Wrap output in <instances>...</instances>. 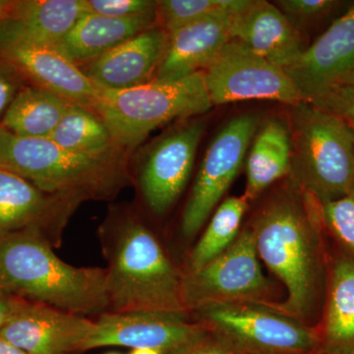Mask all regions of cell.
Returning <instances> with one entry per match:
<instances>
[{
  "instance_id": "6da1fadb",
  "label": "cell",
  "mask_w": 354,
  "mask_h": 354,
  "mask_svg": "<svg viewBox=\"0 0 354 354\" xmlns=\"http://www.w3.org/2000/svg\"><path fill=\"white\" fill-rule=\"evenodd\" d=\"M318 204L292 184L276 195L249 225L258 257L285 285L288 295L272 304L301 320L313 306L321 271Z\"/></svg>"
},
{
  "instance_id": "7a4b0ae2",
  "label": "cell",
  "mask_w": 354,
  "mask_h": 354,
  "mask_svg": "<svg viewBox=\"0 0 354 354\" xmlns=\"http://www.w3.org/2000/svg\"><path fill=\"white\" fill-rule=\"evenodd\" d=\"M32 232L0 237V288L77 315L109 312L106 270L76 268Z\"/></svg>"
},
{
  "instance_id": "3957f363",
  "label": "cell",
  "mask_w": 354,
  "mask_h": 354,
  "mask_svg": "<svg viewBox=\"0 0 354 354\" xmlns=\"http://www.w3.org/2000/svg\"><path fill=\"white\" fill-rule=\"evenodd\" d=\"M128 151L87 155L50 138L18 136L0 127V169L44 192L88 199H111L129 183Z\"/></svg>"
},
{
  "instance_id": "277c9868",
  "label": "cell",
  "mask_w": 354,
  "mask_h": 354,
  "mask_svg": "<svg viewBox=\"0 0 354 354\" xmlns=\"http://www.w3.org/2000/svg\"><path fill=\"white\" fill-rule=\"evenodd\" d=\"M106 270L109 312L187 311L183 300V274L157 237L136 218L121 220Z\"/></svg>"
},
{
  "instance_id": "5b68a950",
  "label": "cell",
  "mask_w": 354,
  "mask_h": 354,
  "mask_svg": "<svg viewBox=\"0 0 354 354\" xmlns=\"http://www.w3.org/2000/svg\"><path fill=\"white\" fill-rule=\"evenodd\" d=\"M290 183L317 204L335 201L354 184V134L346 121L302 101L290 106Z\"/></svg>"
},
{
  "instance_id": "8992f818",
  "label": "cell",
  "mask_w": 354,
  "mask_h": 354,
  "mask_svg": "<svg viewBox=\"0 0 354 354\" xmlns=\"http://www.w3.org/2000/svg\"><path fill=\"white\" fill-rule=\"evenodd\" d=\"M203 72L174 81L152 82L120 91H101L94 111L115 143L130 151L157 128L188 120L213 108Z\"/></svg>"
},
{
  "instance_id": "52a82bcc",
  "label": "cell",
  "mask_w": 354,
  "mask_h": 354,
  "mask_svg": "<svg viewBox=\"0 0 354 354\" xmlns=\"http://www.w3.org/2000/svg\"><path fill=\"white\" fill-rule=\"evenodd\" d=\"M189 312L232 354H311L320 348V334L271 304L221 302Z\"/></svg>"
},
{
  "instance_id": "ba28073f",
  "label": "cell",
  "mask_w": 354,
  "mask_h": 354,
  "mask_svg": "<svg viewBox=\"0 0 354 354\" xmlns=\"http://www.w3.org/2000/svg\"><path fill=\"white\" fill-rule=\"evenodd\" d=\"M272 285L261 269L250 227L241 230L225 252L195 272L183 274V300L188 312L209 304H268Z\"/></svg>"
},
{
  "instance_id": "9c48e42d",
  "label": "cell",
  "mask_w": 354,
  "mask_h": 354,
  "mask_svg": "<svg viewBox=\"0 0 354 354\" xmlns=\"http://www.w3.org/2000/svg\"><path fill=\"white\" fill-rule=\"evenodd\" d=\"M211 337L202 324L189 320L188 311L133 310L106 312L95 322L85 351L102 346L151 348L178 354Z\"/></svg>"
},
{
  "instance_id": "30bf717a",
  "label": "cell",
  "mask_w": 354,
  "mask_h": 354,
  "mask_svg": "<svg viewBox=\"0 0 354 354\" xmlns=\"http://www.w3.org/2000/svg\"><path fill=\"white\" fill-rule=\"evenodd\" d=\"M203 76L213 106L268 100L291 106L304 101L285 70L230 39Z\"/></svg>"
},
{
  "instance_id": "8fae6325",
  "label": "cell",
  "mask_w": 354,
  "mask_h": 354,
  "mask_svg": "<svg viewBox=\"0 0 354 354\" xmlns=\"http://www.w3.org/2000/svg\"><path fill=\"white\" fill-rule=\"evenodd\" d=\"M257 128V116L242 114L230 120L209 144L184 209V236H195L218 206L241 171Z\"/></svg>"
},
{
  "instance_id": "7c38bea8",
  "label": "cell",
  "mask_w": 354,
  "mask_h": 354,
  "mask_svg": "<svg viewBox=\"0 0 354 354\" xmlns=\"http://www.w3.org/2000/svg\"><path fill=\"white\" fill-rule=\"evenodd\" d=\"M205 128L204 118L186 121L156 140L144 153L138 171L140 189L157 215L167 213L183 194Z\"/></svg>"
},
{
  "instance_id": "4fadbf2b",
  "label": "cell",
  "mask_w": 354,
  "mask_h": 354,
  "mask_svg": "<svg viewBox=\"0 0 354 354\" xmlns=\"http://www.w3.org/2000/svg\"><path fill=\"white\" fill-rule=\"evenodd\" d=\"M83 200L39 189L13 172L0 169V237L36 232L53 247L59 245L62 232Z\"/></svg>"
},
{
  "instance_id": "5bb4252c",
  "label": "cell",
  "mask_w": 354,
  "mask_h": 354,
  "mask_svg": "<svg viewBox=\"0 0 354 354\" xmlns=\"http://www.w3.org/2000/svg\"><path fill=\"white\" fill-rule=\"evenodd\" d=\"M94 329L83 316L19 297L0 337L26 354H71L85 351Z\"/></svg>"
},
{
  "instance_id": "9a60e30c",
  "label": "cell",
  "mask_w": 354,
  "mask_h": 354,
  "mask_svg": "<svg viewBox=\"0 0 354 354\" xmlns=\"http://www.w3.org/2000/svg\"><path fill=\"white\" fill-rule=\"evenodd\" d=\"M285 71L305 102L354 76V4Z\"/></svg>"
},
{
  "instance_id": "2e32d148",
  "label": "cell",
  "mask_w": 354,
  "mask_h": 354,
  "mask_svg": "<svg viewBox=\"0 0 354 354\" xmlns=\"http://www.w3.org/2000/svg\"><path fill=\"white\" fill-rule=\"evenodd\" d=\"M0 57L18 72L25 82L94 111L101 90L78 65L55 46L2 44Z\"/></svg>"
},
{
  "instance_id": "e0dca14e",
  "label": "cell",
  "mask_w": 354,
  "mask_h": 354,
  "mask_svg": "<svg viewBox=\"0 0 354 354\" xmlns=\"http://www.w3.org/2000/svg\"><path fill=\"white\" fill-rule=\"evenodd\" d=\"M230 37L283 70L306 50L300 32L278 7L265 0L244 1L234 14Z\"/></svg>"
},
{
  "instance_id": "ac0fdd59",
  "label": "cell",
  "mask_w": 354,
  "mask_h": 354,
  "mask_svg": "<svg viewBox=\"0 0 354 354\" xmlns=\"http://www.w3.org/2000/svg\"><path fill=\"white\" fill-rule=\"evenodd\" d=\"M244 1L236 8L209 14L167 35L153 81L174 82L204 71L230 41L232 17Z\"/></svg>"
},
{
  "instance_id": "d6986e66",
  "label": "cell",
  "mask_w": 354,
  "mask_h": 354,
  "mask_svg": "<svg viewBox=\"0 0 354 354\" xmlns=\"http://www.w3.org/2000/svg\"><path fill=\"white\" fill-rule=\"evenodd\" d=\"M167 37L162 28L153 26L79 67L99 90L138 87L152 82L155 78Z\"/></svg>"
},
{
  "instance_id": "ffe728a7",
  "label": "cell",
  "mask_w": 354,
  "mask_h": 354,
  "mask_svg": "<svg viewBox=\"0 0 354 354\" xmlns=\"http://www.w3.org/2000/svg\"><path fill=\"white\" fill-rule=\"evenodd\" d=\"M84 13L83 0H15L0 23V44L55 46Z\"/></svg>"
},
{
  "instance_id": "44dd1931",
  "label": "cell",
  "mask_w": 354,
  "mask_h": 354,
  "mask_svg": "<svg viewBox=\"0 0 354 354\" xmlns=\"http://www.w3.org/2000/svg\"><path fill=\"white\" fill-rule=\"evenodd\" d=\"M156 25L157 10L127 18L84 13L55 48L81 66Z\"/></svg>"
},
{
  "instance_id": "7402d4cb",
  "label": "cell",
  "mask_w": 354,
  "mask_h": 354,
  "mask_svg": "<svg viewBox=\"0 0 354 354\" xmlns=\"http://www.w3.org/2000/svg\"><path fill=\"white\" fill-rule=\"evenodd\" d=\"M246 156L247 183L244 198L253 201L274 181L290 171L291 134L285 121L272 118L256 131Z\"/></svg>"
},
{
  "instance_id": "603a6c76",
  "label": "cell",
  "mask_w": 354,
  "mask_h": 354,
  "mask_svg": "<svg viewBox=\"0 0 354 354\" xmlns=\"http://www.w3.org/2000/svg\"><path fill=\"white\" fill-rule=\"evenodd\" d=\"M319 351L354 354V260L349 256L333 266Z\"/></svg>"
},
{
  "instance_id": "cb8c5ba5",
  "label": "cell",
  "mask_w": 354,
  "mask_h": 354,
  "mask_svg": "<svg viewBox=\"0 0 354 354\" xmlns=\"http://www.w3.org/2000/svg\"><path fill=\"white\" fill-rule=\"evenodd\" d=\"M70 104L43 88L25 85L7 109L0 127L18 136L50 138Z\"/></svg>"
},
{
  "instance_id": "d4e9b609",
  "label": "cell",
  "mask_w": 354,
  "mask_h": 354,
  "mask_svg": "<svg viewBox=\"0 0 354 354\" xmlns=\"http://www.w3.org/2000/svg\"><path fill=\"white\" fill-rule=\"evenodd\" d=\"M50 139L66 150L87 155L125 150L115 143L106 123L95 111L75 104H69Z\"/></svg>"
},
{
  "instance_id": "484cf974",
  "label": "cell",
  "mask_w": 354,
  "mask_h": 354,
  "mask_svg": "<svg viewBox=\"0 0 354 354\" xmlns=\"http://www.w3.org/2000/svg\"><path fill=\"white\" fill-rule=\"evenodd\" d=\"M247 207L248 202L244 196L227 198L221 203L190 254L187 272L201 269L234 243L241 232Z\"/></svg>"
},
{
  "instance_id": "4316f807",
  "label": "cell",
  "mask_w": 354,
  "mask_h": 354,
  "mask_svg": "<svg viewBox=\"0 0 354 354\" xmlns=\"http://www.w3.org/2000/svg\"><path fill=\"white\" fill-rule=\"evenodd\" d=\"M243 0H160L157 23L167 35L209 14L239 7Z\"/></svg>"
},
{
  "instance_id": "83f0119b",
  "label": "cell",
  "mask_w": 354,
  "mask_h": 354,
  "mask_svg": "<svg viewBox=\"0 0 354 354\" xmlns=\"http://www.w3.org/2000/svg\"><path fill=\"white\" fill-rule=\"evenodd\" d=\"M318 213L321 223L354 260V184L344 196L318 204Z\"/></svg>"
},
{
  "instance_id": "f1b7e54d",
  "label": "cell",
  "mask_w": 354,
  "mask_h": 354,
  "mask_svg": "<svg viewBox=\"0 0 354 354\" xmlns=\"http://www.w3.org/2000/svg\"><path fill=\"white\" fill-rule=\"evenodd\" d=\"M335 0H279L274 6L285 14L291 24L299 31L319 21L326 19L339 6Z\"/></svg>"
},
{
  "instance_id": "f546056e",
  "label": "cell",
  "mask_w": 354,
  "mask_h": 354,
  "mask_svg": "<svg viewBox=\"0 0 354 354\" xmlns=\"http://www.w3.org/2000/svg\"><path fill=\"white\" fill-rule=\"evenodd\" d=\"M310 104L323 109L337 118L354 125V87L353 86H334L323 91Z\"/></svg>"
},
{
  "instance_id": "4dcf8cb0",
  "label": "cell",
  "mask_w": 354,
  "mask_h": 354,
  "mask_svg": "<svg viewBox=\"0 0 354 354\" xmlns=\"http://www.w3.org/2000/svg\"><path fill=\"white\" fill-rule=\"evenodd\" d=\"M85 13L113 18H127L153 12L157 1L153 0H83Z\"/></svg>"
},
{
  "instance_id": "1f68e13d",
  "label": "cell",
  "mask_w": 354,
  "mask_h": 354,
  "mask_svg": "<svg viewBox=\"0 0 354 354\" xmlns=\"http://www.w3.org/2000/svg\"><path fill=\"white\" fill-rule=\"evenodd\" d=\"M18 72L0 57V125L7 109L26 84Z\"/></svg>"
},
{
  "instance_id": "d6a6232c",
  "label": "cell",
  "mask_w": 354,
  "mask_h": 354,
  "mask_svg": "<svg viewBox=\"0 0 354 354\" xmlns=\"http://www.w3.org/2000/svg\"><path fill=\"white\" fill-rule=\"evenodd\" d=\"M178 354H232L225 346L215 339L209 337L206 341L197 344Z\"/></svg>"
},
{
  "instance_id": "836d02e7",
  "label": "cell",
  "mask_w": 354,
  "mask_h": 354,
  "mask_svg": "<svg viewBox=\"0 0 354 354\" xmlns=\"http://www.w3.org/2000/svg\"><path fill=\"white\" fill-rule=\"evenodd\" d=\"M18 298L0 288V330L12 315Z\"/></svg>"
},
{
  "instance_id": "e575fe53",
  "label": "cell",
  "mask_w": 354,
  "mask_h": 354,
  "mask_svg": "<svg viewBox=\"0 0 354 354\" xmlns=\"http://www.w3.org/2000/svg\"><path fill=\"white\" fill-rule=\"evenodd\" d=\"M0 354H26L24 351H20L19 348H15L8 342L4 341L0 337Z\"/></svg>"
},
{
  "instance_id": "d590c367",
  "label": "cell",
  "mask_w": 354,
  "mask_h": 354,
  "mask_svg": "<svg viewBox=\"0 0 354 354\" xmlns=\"http://www.w3.org/2000/svg\"><path fill=\"white\" fill-rule=\"evenodd\" d=\"M15 0H0V23L2 22L12 8Z\"/></svg>"
},
{
  "instance_id": "8d00e7d4",
  "label": "cell",
  "mask_w": 354,
  "mask_h": 354,
  "mask_svg": "<svg viewBox=\"0 0 354 354\" xmlns=\"http://www.w3.org/2000/svg\"><path fill=\"white\" fill-rule=\"evenodd\" d=\"M129 354H164L156 349L151 348H134Z\"/></svg>"
},
{
  "instance_id": "74e56055",
  "label": "cell",
  "mask_w": 354,
  "mask_h": 354,
  "mask_svg": "<svg viewBox=\"0 0 354 354\" xmlns=\"http://www.w3.org/2000/svg\"><path fill=\"white\" fill-rule=\"evenodd\" d=\"M342 85L353 86L354 87V76L351 77V78H349L348 80H346V82L342 84Z\"/></svg>"
},
{
  "instance_id": "f35d334b",
  "label": "cell",
  "mask_w": 354,
  "mask_h": 354,
  "mask_svg": "<svg viewBox=\"0 0 354 354\" xmlns=\"http://www.w3.org/2000/svg\"><path fill=\"white\" fill-rule=\"evenodd\" d=\"M349 125V124H348ZM349 127H351V129H353V134H354V125H349Z\"/></svg>"
},
{
  "instance_id": "ab89813d",
  "label": "cell",
  "mask_w": 354,
  "mask_h": 354,
  "mask_svg": "<svg viewBox=\"0 0 354 354\" xmlns=\"http://www.w3.org/2000/svg\"><path fill=\"white\" fill-rule=\"evenodd\" d=\"M311 354H323V353H321L320 351H316V353H311Z\"/></svg>"
},
{
  "instance_id": "60d3db41",
  "label": "cell",
  "mask_w": 354,
  "mask_h": 354,
  "mask_svg": "<svg viewBox=\"0 0 354 354\" xmlns=\"http://www.w3.org/2000/svg\"><path fill=\"white\" fill-rule=\"evenodd\" d=\"M106 354H120V353H106Z\"/></svg>"
}]
</instances>
